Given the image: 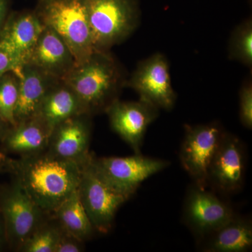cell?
<instances>
[{"label":"cell","instance_id":"cell-29","mask_svg":"<svg viewBox=\"0 0 252 252\" xmlns=\"http://www.w3.org/2000/svg\"><path fill=\"white\" fill-rule=\"evenodd\" d=\"M10 126L6 124V123L3 122L1 119H0V140L4 136L5 132L8 130V128Z\"/></svg>","mask_w":252,"mask_h":252},{"label":"cell","instance_id":"cell-9","mask_svg":"<svg viewBox=\"0 0 252 252\" xmlns=\"http://www.w3.org/2000/svg\"><path fill=\"white\" fill-rule=\"evenodd\" d=\"M146 101L158 109L171 110L177 94L172 86L168 61L160 53H156L138 63L126 83Z\"/></svg>","mask_w":252,"mask_h":252},{"label":"cell","instance_id":"cell-21","mask_svg":"<svg viewBox=\"0 0 252 252\" xmlns=\"http://www.w3.org/2000/svg\"><path fill=\"white\" fill-rule=\"evenodd\" d=\"M228 58L248 67L252 65V20L249 18L232 32L228 42Z\"/></svg>","mask_w":252,"mask_h":252},{"label":"cell","instance_id":"cell-8","mask_svg":"<svg viewBox=\"0 0 252 252\" xmlns=\"http://www.w3.org/2000/svg\"><path fill=\"white\" fill-rule=\"evenodd\" d=\"M225 131L216 122L185 126V137L180 149L182 167L194 185L207 188L209 168Z\"/></svg>","mask_w":252,"mask_h":252},{"label":"cell","instance_id":"cell-5","mask_svg":"<svg viewBox=\"0 0 252 252\" xmlns=\"http://www.w3.org/2000/svg\"><path fill=\"white\" fill-rule=\"evenodd\" d=\"M90 164L101 180L127 199L144 180L170 165L167 160L144 157L142 154L99 158L91 156Z\"/></svg>","mask_w":252,"mask_h":252},{"label":"cell","instance_id":"cell-14","mask_svg":"<svg viewBox=\"0 0 252 252\" xmlns=\"http://www.w3.org/2000/svg\"><path fill=\"white\" fill-rule=\"evenodd\" d=\"M44 28L34 11L14 13L6 19L0 34V49L22 67Z\"/></svg>","mask_w":252,"mask_h":252},{"label":"cell","instance_id":"cell-30","mask_svg":"<svg viewBox=\"0 0 252 252\" xmlns=\"http://www.w3.org/2000/svg\"><path fill=\"white\" fill-rule=\"evenodd\" d=\"M0 157H1V154H0ZM0 169H1V165H0Z\"/></svg>","mask_w":252,"mask_h":252},{"label":"cell","instance_id":"cell-23","mask_svg":"<svg viewBox=\"0 0 252 252\" xmlns=\"http://www.w3.org/2000/svg\"><path fill=\"white\" fill-rule=\"evenodd\" d=\"M18 84V76L14 72L7 73L0 77V119L9 126L16 125Z\"/></svg>","mask_w":252,"mask_h":252},{"label":"cell","instance_id":"cell-4","mask_svg":"<svg viewBox=\"0 0 252 252\" xmlns=\"http://www.w3.org/2000/svg\"><path fill=\"white\" fill-rule=\"evenodd\" d=\"M94 51H109L127 39L140 22L137 0H86Z\"/></svg>","mask_w":252,"mask_h":252},{"label":"cell","instance_id":"cell-12","mask_svg":"<svg viewBox=\"0 0 252 252\" xmlns=\"http://www.w3.org/2000/svg\"><path fill=\"white\" fill-rule=\"evenodd\" d=\"M152 104L138 101L124 102L117 99L106 111L112 130L128 144L135 154H141V147L149 126L159 115Z\"/></svg>","mask_w":252,"mask_h":252},{"label":"cell","instance_id":"cell-6","mask_svg":"<svg viewBox=\"0 0 252 252\" xmlns=\"http://www.w3.org/2000/svg\"><path fill=\"white\" fill-rule=\"evenodd\" d=\"M0 212L4 221L6 243L17 251L46 220L48 215L15 180L11 185L0 188Z\"/></svg>","mask_w":252,"mask_h":252},{"label":"cell","instance_id":"cell-25","mask_svg":"<svg viewBox=\"0 0 252 252\" xmlns=\"http://www.w3.org/2000/svg\"><path fill=\"white\" fill-rule=\"evenodd\" d=\"M84 242L63 230L62 234L54 252H81L84 251Z\"/></svg>","mask_w":252,"mask_h":252},{"label":"cell","instance_id":"cell-27","mask_svg":"<svg viewBox=\"0 0 252 252\" xmlns=\"http://www.w3.org/2000/svg\"><path fill=\"white\" fill-rule=\"evenodd\" d=\"M8 0H0V34L7 19Z\"/></svg>","mask_w":252,"mask_h":252},{"label":"cell","instance_id":"cell-28","mask_svg":"<svg viewBox=\"0 0 252 252\" xmlns=\"http://www.w3.org/2000/svg\"><path fill=\"white\" fill-rule=\"evenodd\" d=\"M5 244L7 243H6V234H5L4 221L0 212V250L3 248Z\"/></svg>","mask_w":252,"mask_h":252},{"label":"cell","instance_id":"cell-26","mask_svg":"<svg viewBox=\"0 0 252 252\" xmlns=\"http://www.w3.org/2000/svg\"><path fill=\"white\" fill-rule=\"evenodd\" d=\"M21 67L7 53L0 49V77L9 72H14L18 75Z\"/></svg>","mask_w":252,"mask_h":252},{"label":"cell","instance_id":"cell-16","mask_svg":"<svg viewBox=\"0 0 252 252\" xmlns=\"http://www.w3.org/2000/svg\"><path fill=\"white\" fill-rule=\"evenodd\" d=\"M17 76L19 84L15 113L16 124L36 117L43 99L59 79L31 64H23Z\"/></svg>","mask_w":252,"mask_h":252},{"label":"cell","instance_id":"cell-3","mask_svg":"<svg viewBox=\"0 0 252 252\" xmlns=\"http://www.w3.org/2000/svg\"><path fill=\"white\" fill-rule=\"evenodd\" d=\"M34 12L72 51L76 65L94 52L86 0H39Z\"/></svg>","mask_w":252,"mask_h":252},{"label":"cell","instance_id":"cell-22","mask_svg":"<svg viewBox=\"0 0 252 252\" xmlns=\"http://www.w3.org/2000/svg\"><path fill=\"white\" fill-rule=\"evenodd\" d=\"M54 222H49L46 220L41 223L18 252H54L63 229L54 219Z\"/></svg>","mask_w":252,"mask_h":252},{"label":"cell","instance_id":"cell-15","mask_svg":"<svg viewBox=\"0 0 252 252\" xmlns=\"http://www.w3.org/2000/svg\"><path fill=\"white\" fill-rule=\"evenodd\" d=\"M25 64H31L51 77L63 79L75 67L76 61L61 36L44 26Z\"/></svg>","mask_w":252,"mask_h":252},{"label":"cell","instance_id":"cell-7","mask_svg":"<svg viewBox=\"0 0 252 252\" xmlns=\"http://www.w3.org/2000/svg\"><path fill=\"white\" fill-rule=\"evenodd\" d=\"M90 159L83 165L78 194L94 230L107 233L119 207L128 199L99 178L91 167Z\"/></svg>","mask_w":252,"mask_h":252},{"label":"cell","instance_id":"cell-17","mask_svg":"<svg viewBox=\"0 0 252 252\" xmlns=\"http://www.w3.org/2000/svg\"><path fill=\"white\" fill-rule=\"evenodd\" d=\"M52 130L40 118L34 117L10 126L1 142L3 149L19 157L46 152Z\"/></svg>","mask_w":252,"mask_h":252},{"label":"cell","instance_id":"cell-1","mask_svg":"<svg viewBox=\"0 0 252 252\" xmlns=\"http://www.w3.org/2000/svg\"><path fill=\"white\" fill-rule=\"evenodd\" d=\"M0 164L48 215L77 190L84 165L53 157L46 152L18 158L1 154Z\"/></svg>","mask_w":252,"mask_h":252},{"label":"cell","instance_id":"cell-11","mask_svg":"<svg viewBox=\"0 0 252 252\" xmlns=\"http://www.w3.org/2000/svg\"><path fill=\"white\" fill-rule=\"evenodd\" d=\"M245 176V154L238 137L223 132L212 158L207 185L224 193H233L242 189Z\"/></svg>","mask_w":252,"mask_h":252},{"label":"cell","instance_id":"cell-13","mask_svg":"<svg viewBox=\"0 0 252 252\" xmlns=\"http://www.w3.org/2000/svg\"><path fill=\"white\" fill-rule=\"evenodd\" d=\"M92 116L82 114L55 126L46 152L53 157L84 165L90 159Z\"/></svg>","mask_w":252,"mask_h":252},{"label":"cell","instance_id":"cell-10","mask_svg":"<svg viewBox=\"0 0 252 252\" xmlns=\"http://www.w3.org/2000/svg\"><path fill=\"white\" fill-rule=\"evenodd\" d=\"M235 215L231 206L206 188L195 185L189 189L183 208V220L189 229L203 240Z\"/></svg>","mask_w":252,"mask_h":252},{"label":"cell","instance_id":"cell-2","mask_svg":"<svg viewBox=\"0 0 252 252\" xmlns=\"http://www.w3.org/2000/svg\"><path fill=\"white\" fill-rule=\"evenodd\" d=\"M80 99L90 115L105 113L119 99L127 78L109 51H94L63 79Z\"/></svg>","mask_w":252,"mask_h":252},{"label":"cell","instance_id":"cell-19","mask_svg":"<svg viewBox=\"0 0 252 252\" xmlns=\"http://www.w3.org/2000/svg\"><path fill=\"white\" fill-rule=\"evenodd\" d=\"M203 251L245 252L252 247V225L250 220L235 215L219 229L201 240Z\"/></svg>","mask_w":252,"mask_h":252},{"label":"cell","instance_id":"cell-20","mask_svg":"<svg viewBox=\"0 0 252 252\" xmlns=\"http://www.w3.org/2000/svg\"><path fill=\"white\" fill-rule=\"evenodd\" d=\"M62 229L81 241L91 238L94 230L79 198L78 190L73 192L52 213Z\"/></svg>","mask_w":252,"mask_h":252},{"label":"cell","instance_id":"cell-18","mask_svg":"<svg viewBox=\"0 0 252 252\" xmlns=\"http://www.w3.org/2000/svg\"><path fill=\"white\" fill-rule=\"evenodd\" d=\"M82 114L88 113L77 94L65 81L59 79L43 99L36 117L52 130L60 123Z\"/></svg>","mask_w":252,"mask_h":252},{"label":"cell","instance_id":"cell-24","mask_svg":"<svg viewBox=\"0 0 252 252\" xmlns=\"http://www.w3.org/2000/svg\"><path fill=\"white\" fill-rule=\"evenodd\" d=\"M240 123L243 127L251 130L252 127V79H247L240 88Z\"/></svg>","mask_w":252,"mask_h":252}]
</instances>
